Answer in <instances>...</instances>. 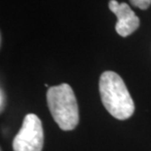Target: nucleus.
I'll use <instances>...</instances> for the list:
<instances>
[{"label": "nucleus", "instance_id": "f257e3e1", "mask_svg": "<svg viewBox=\"0 0 151 151\" xmlns=\"http://www.w3.org/2000/svg\"><path fill=\"white\" fill-rule=\"evenodd\" d=\"M99 92L104 107L114 118L127 120L134 112V103L123 78L112 71L102 73Z\"/></svg>", "mask_w": 151, "mask_h": 151}, {"label": "nucleus", "instance_id": "f03ea898", "mask_svg": "<svg viewBox=\"0 0 151 151\" xmlns=\"http://www.w3.org/2000/svg\"><path fill=\"white\" fill-rule=\"evenodd\" d=\"M46 99L50 113L60 129L72 131L78 126L80 116L77 99L68 83L49 87Z\"/></svg>", "mask_w": 151, "mask_h": 151}, {"label": "nucleus", "instance_id": "7ed1b4c3", "mask_svg": "<svg viewBox=\"0 0 151 151\" xmlns=\"http://www.w3.org/2000/svg\"><path fill=\"white\" fill-rule=\"evenodd\" d=\"M43 128L35 114H27L22 128L13 139L14 151H41L43 147Z\"/></svg>", "mask_w": 151, "mask_h": 151}, {"label": "nucleus", "instance_id": "20e7f679", "mask_svg": "<svg viewBox=\"0 0 151 151\" xmlns=\"http://www.w3.org/2000/svg\"><path fill=\"white\" fill-rule=\"evenodd\" d=\"M108 6L110 10L117 16L115 29L118 35L126 37L138 29L139 19L127 3H119L117 0H110Z\"/></svg>", "mask_w": 151, "mask_h": 151}, {"label": "nucleus", "instance_id": "39448f33", "mask_svg": "<svg viewBox=\"0 0 151 151\" xmlns=\"http://www.w3.org/2000/svg\"><path fill=\"white\" fill-rule=\"evenodd\" d=\"M132 5L137 7L141 10H146L151 4V0H129Z\"/></svg>", "mask_w": 151, "mask_h": 151}, {"label": "nucleus", "instance_id": "423d86ee", "mask_svg": "<svg viewBox=\"0 0 151 151\" xmlns=\"http://www.w3.org/2000/svg\"><path fill=\"white\" fill-rule=\"evenodd\" d=\"M0 98H1V101H0V106H1V111H3V108H4V103H5V94L3 92V89H1V95H0Z\"/></svg>", "mask_w": 151, "mask_h": 151}]
</instances>
